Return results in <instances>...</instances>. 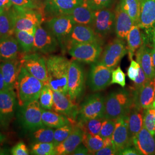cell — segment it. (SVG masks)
<instances>
[{"label":"cell","mask_w":155,"mask_h":155,"mask_svg":"<svg viewBox=\"0 0 155 155\" xmlns=\"http://www.w3.org/2000/svg\"><path fill=\"white\" fill-rule=\"evenodd\" d=\"M134 106L133 91L120 89L113 91L105 98L104 118L117 120L127 116Z\"/></svg>","instance_id":"obj_1"},{"label":"cell","mask_w":155,"mask_h":155,"mask_svg":"<svg viewBox=\"0 0 155 155\" xmlns=\"http://www.w3.org/2000/svg\"><path fill=\"white\" fill-rule=\"evenodd\" d=\"M70 61L62 56H50L47 59L48 85L53 91L68 94V74Z\"/></svg>","instance_id":"obj_2"},{"label":"cell","mask_w":155,"mask_h":155,"mask_svg":"<svg viewBox=\"0 0 155 155\" xmlns=\"http://www.w3.org/2000/svg\"><path fill=\"white\" fill-rule=\"evenodd\" d=\"M44 85V83L32 75L22 65L15 90L18 105L21 107L32 101L39 100Z\"/></svg>","instance_id":"obj_3"},{"label":"cell","mask_w":155,"mask_h":155,"mask_svg":"<svg viewBox=\"0 0 155 155\" xmlns=\"http://www.w3.org/2000/svg\"><path fill=\"white\" fill-rule=\"evenodd\" d=\"M15 18V31H25L35 35L36 28L41 24L43 18L36 9L21 8L12 6Z\"/></svg>","instance_id":"obj_4"},{"label":"cell","mask_w":155,"mask_h":155,"mask_svg":"<svg viewBox=\"0 0 155 155\" xmlns=\"http://www.w3.org/2000/svg\"><path fill=\"white\" fill-rule=\"evenodd\" d=\"M67 51L72 59L78 62L93 64L98 61L102 52V43H83L70 45Z\"/></svg>","instance_id":"obj_5"},{"label":"cell","mask_w":155,"mask_h":155,"mask_svg":"<svg viewBox=\"0 0 155 155\" xmlns=\"http://www.w3.org/2000/svg\"><path fill=\"white\" fill-rule=\"evenodd\" d=\"M105 98L101 94L90 95L84 100L79 109L78 122L94 118H104Z\"/></svg>","instance_id":"obj_6"},{"label":"cell","mask_w":155,"mask_h":155,"mask_svg":"<svg viewBox=\"0 0 155 155\" xmlns=\"http://www.w3.org/2000/svg\"><path fill=\"white\" fill-rule=\"evenodd\" d=\"M127 53L124 40L117 38L106 46L97 63L114 70Z\"/></svg>","instance_id":"obj_7"},{"label":"cell","mask_w":155,"mask_h":155,"mask_svg":"<svg viewBox=\"0 0 155 155\" xmlns=\"http://www.w3.org/2000/svg\"><path fill=\"white\" fill-rule=\"evenodd\" d=\"M20 121L23 127L28 131L33 132L44 127L42 121V107L39 100H34L21 106Z\"/></svg>","instance_id":"obj_8"},{"label":"cell","mask_w":155,"mask_h":155,"mask_svg":"<svg viewBox=\"0 0 155 155\" xmlns=\"http://www.w3.org/2000/svg\"><path fill=\"white\" fill-rule=\"evenodd\" d=\"M85 78L83 67L75 60L70 61L68 74V94L70 98L75 101L83 94Z\"/></svg>","instance_id":"obj_9"},{"label":"cell","mask_w":155,"mask_h":155,"mask_svg":"<svg viewBox=\"0 0 155 155\" xmlns=\"http://www.w3.org/2000/svg\"><path fill=\"white\" fill-rule=\"evenodd\" d=\"M47 59L39 53L25 54L22 56L21 61L22 66L33 77L36 78L48 85V74L47 68Z\"/></svg>","instance_id":"obj_10"},{"label":"cell","mask_w":155,"mask_h":155,"mask_svg":"<svg viewBox=\"0 0 155 155\" xmlns=\"http://www.w3.org/2000/svg\"><path fill=\"white\" fill-rule=\"evenodd\" d=\"M74 25L75 23L70 15L53 17L47 22V28L55 36L63 48Z\"/></svg>","instance_id":"obj_11"},{"label":"cell","mask_w":155,"mask_h":155,"mask_svg":"<svg viewBox=\"0 0 155 155\" xmlns=\"http://www.w3.org/2000/svg\"><path fill=\"white\" fill-rule=\"evenodd\" d=\"M33 51L44 54L55 52L60 45L55 36L40 24L35 30Z\"/></svg>","instance_id":"obj_12"},{"label":"cell","mask_w":155,"mask_h":155,"mask_svg":"<svg viewBox=\"0 0 155 155\" xmlns=\"http://www.w3.org/2000/svg\"><path fill=\"white\" fill-rule=\"evenodd\" d=\"M115 13L106 8L94 11V22L92 27L100 38L110 35L114 31Z\"/></svg>","instance_id":"obj_13"},{"label":"cell","mask_w":155,"mask_h":155,"mask_svg":"<svg viewBox=\"0 0 155 155\" xmlns=\"http://www.w3.org/2000/svg\"><path fill=\"white\" fill-rule=\"evenodd\" d=\"M113 70L97 62L93 63L88 76V84L90 89L95 92L108 87L111 84Z\"/></svg>","instance_id":"obj_14"},{"label":"cell","mask_w":155,"mask_h":155,"mask_svg":"<svg viewBox=\"0 0 155 155\" xmlns=\"http://www.w3.org/2000/svg\"><path fill=\"white\" fill-rule=\"evenodd\" d=\"M17 96L14 90L5 89L0 91V124L8 127L15 116Z\"/></svg>","instance_id":"obj_15"},{"label":"cell","mask_w":155,"mask_h":155,"mask_svg":"<svg viewBox=\"0 0 155 155\" xmlns=\"http://www.w3.org/2000/svg\"><path fill=\"white\" fill-rule=\"evenodd\" d=\"M83 43H100L102 39L95 32L94 29L89 25L75 24L67 39L64 48H66L72 44Z\"/></svg>","instance_id":"obj_16"},{"label":"cell","mask_w":155,"mask_h":155,"mask_svg":"<svg viewBox=\"0 0 155 155\" xmlns=\"http://www.w3.org/2000/svg\"><path fill=\"white\" fill-rule=\"evenodd\" d=\"M74 102L68 94L53 91L52 109L67 117L75 124V120L77 118L79 109Z\"/></svg>","instance_id":"obj_17"},{"label":"cell","mask_w":155,"mask_h":155,"mask_svg":"<svg viewBox=\"0 0 155 155\" xmlns=\"http://www.w3.org/2000/svg\"><path fill=\"white\" fill-rule=\"evenodd\" d=\"M132 90L136 107L144 110L155 105V79L149 80L137 90Z\"/></svg>","instance_id":"obj_18"},{"label":"cell","mask_w":155,"mask_h":155,"mask_svg":"<svg viewBox=\"0 0 155 155\" xmlns=\"http://www.w3.org/2000/svg\"><path fill=\"white\" fill-rule=\"evenodd\" d=\"M112 140L114 143V146L117 151V155L121 150L132 146V139L128 129L127 116L117 119Z\"/></svg>","instance_id":"obj_19"},{"label":"cell","mask_w":155,"mask_h":155,"mask_svg":"<svg viewBox=\"0 0 155 155\" xmlns=\"http://www.w3.org/2000/svg\"><path fill=\"white\" fill-rule=\"evenodd\" d=\"M22 67L21 59L0 61V70L6 89L15 90L19 74Z\"/></svg>","instance_id":"obj_20"},{"label":"cell","mask_w":155,"mask_h":155,"mask_svg":"<svg viewBox=\"0 0 155 155\" xmlns=\"http://www.w3.org/2000/svg\"><path fill=\"white\" fill-rule=\"evenodd\" d=\"M83 0H45V10L48 16L69 15Z\"/></svg>","instance_id":"obj_21"},{"label":"cell","mask_w":155,"mask_h":155,"mask_svg":"<svg viewBox=\"0 0 155 155\" xmlns=\"http://www.w3.org/2000/svg\"><path fill=\"white\" fill-rule=\"evenodd\" d=\"M140 12L137 24L146 33L155 28V0H140Z\"/></svg>","instance_id":"obj_22"},{"label":"cell","mask_w":155,"mask_h":155,"mask_svg":"<svg viewBox=\"0 0 155 155\" xmlns=\"http://www.w3.org/2000/svg\"><path fill=\"white\" fill-rule=\"evenodd\" d=\"M132 145L141 155H155V137L143 127L132 140Z\"/></svg>","instance_id":"obj_23"},{"label":"cell","mask_w":155,"mask_h":155,"mask_svg":"<svg viewBox=\"0 0 155 155\" xmlns=\"http://www.w3.org/2000/svg\"><path fill=\"white\" fill-rule=\"evenodd\" d=\"M84 133L83 130L76 125L70 136L56 146L55 155H72L78 147L82 143Z\"/></svg>","instance_id":"obj_24"},{"label":"cell","mask_w":155,"mask_h":155,"mask_svg":"<svg viewBox=\"0 0 155 155\" xmlns=\"http://www.w3.org/2000/svg\"><path fill=\"white\" fill-rule=\"evenodd\" d=\"M21 47L16 38L8 36L0 38V60L8 61L21 59Z\"/></svg>","instance_id":"obj_25"},{"label":"cell","mask_w":155,"mask_h":155,"mask_svg":"<svg viewBox=\"0 0 155 155\" xmlns=\"http://www.w3.org/2000/svg\"><path fill=\"white\" fill-rule=\"evenodd\" d=\"M136 61L140 67L148 80L155 79V68L153 63L152 50L147 44L145 40L144 43L135 53Z\"/></svg>","instance_id":"obj_26"},{"label":"cell","mask_w":155,"mask_h":155,"mask_svg":"<svg viewBox=\"0 0 155 155\" xmlns=\"http://www.w3.org/2000/svg\"><path fill=\"white\" fill-rule=\"evenodd\" d=\"M114 32L118 38L125 40L130 29L135 24L127 13L124 11L118 3L115 9Z\"/></svg>","instance_id":"obj_27"},{"label":"cell","mask_w":155,"mask_h":155,"mask_svg":"<svg viewBox=\"0 0 155 155\" xmlns=\"http://www.w3.org/2000/svg\"><path fill=\"white\" fill-rule=\"evenodd\" d=\"M94 11L83 0L69 15L75 24H81L92 27L94 22Z\"/></svg>","instance_id":"obj_28"},{"label":"cell","mask_w":155,"mask_h":155,"mask_svg":"<svg viewBox=\"0 0 155 155\" xmlns=\"http://www.w3.org/2000/svg\"><path fill=\"white\" fill-rule=\"evenodd\" d=\"M141 29L137 24H134L127 34V52L130 61L133 59L136 52L144 43L145 36Z\"/></svg>","instance_id":"obj_29"},{"label":"cell","mask_w":155,"mask_h":155,"mask_svg":"<svg viewBox=\"0 0 155 155\" xmlns=\"http://www.w3.org/2000/svg\"><path fill=\"white\" fill-rule=\"evenodd\" d=\"M41 118L44 125L51 128H58L68 124L75 125L66 116L43 108Z\"/></svg>","instance_id":"obj_30"},{"label":"cell","mask_w":155,"mask_h":155,"mask_svg":"<svg viewBox=\"0 0 155 155\" xmlns=\"http://www.w3.org/2000/svg\"><path fill=\"white\" fill-rule=\"evenodd\" d=\"M12 7L0 13V38L13 36L15 32V18Z\"/></svg>","instance_id":"obj_31"},{"label":"cell","mask_w":155,"mask_h":155,"mask_svg":"<svg viewBox=\"0 0 155 155\" xmlns=\"http://www.w3.org/2000/svg\"><path fill=\"white\" fill-rule=\"evenodd\" d=\"M143 110L134 106L127 115L128 129L132 140L143 127Z\"/></svg>","instance_id":"obj_32"},{"label":"cell","mask_w":155,"mask_h":155,"mask_svg":"<svg viewBox=\"0 0 155 155\" xmlns=\"http://www.w3.org/2000/svg\"><path fill=\"white\" fill-rule=\"evenodd\" d=\"M15 35L23 53L29 54L33 51L35 35L25 31H16Z\"/></svg>","instance_id":"obj_33"},{"label":"cell","mask_w":155,"mask_h":155,"mask_svg":"<svg viewBox=\"0 0 155 155\" xmlns=\"http://www.w3.org/2000/svg\"><path fill=\"white\" fill-rule=\"evenodd\" d=\"M82 143L88 149L91 154H93L104 147V139L99 134L92 135L84 132Z\"/></svg>","instance_id":"obj_34"},{"label":"cell","mask_w":155,"mask_h":155,"mask_svg":"<svg viewBox=\"0 0 155 155\" xmlns=\"http://www.w3.org/2000/svg\"><path fill=\"white\" fill-rule=\"evenodd\" d=\"M119 4L122 9L132 18L134 23L137 24L140 12V0H120Z\"/></svg>","instance_id":"obj_35"},{"label":"cell","mask_w":155,"mask_h":155,"mask_svg":"<svg viewBox=\"0 0 155 155\" xmlns=\"http://www.w3.org/2000/svg\"><path fill=\"white\" fill-rule=\"evenodd\" d=\"M32 139L36 143H53L54 130L52 128L44 126L33 131Z\"/></svg>","instance_id":"obj_36"},{"label":"cell","mask_w":155,"mask_h":155,"mask_svg":"<svg viewBox=\"0 0 155 155\" xmlns=\"http://www.w3.org/2000/svg\"><path fill=\"white\" fill-rule=\"evenodd\" d=\"M104 120L103 118H94L84 122H78L77 125L84 132L92 135H98L100 133Z\"/></svg>","instance_id":"obj_37"},{"label":"cell","mask_w":155,"mask_h":155,"mask_svg":"<svg viewBox=\"0 0 155 155\" xmlns=\"http://www.w3.org/2000/svg\"><path fill=\"white\" fill-rule=\"evenodd\" d=\"M40 106L46 110L52 109L53 106V90L48 85H44L39 98Z\"/></svg>","instance_id":"obj_38"},{"label":"cell","mask_w":155,"mask_h":155,"mask_svg":"<svg viewBox=\"0 0 155 155\" xmlns=\"http://www.w3.org/2000/svg\"><path fill=\"white\" fill-rule=\"evenodd\" d=\"M143 127L155 137V104L153 106L144 110Z\"/></svg>","instance_id":"obj_39"},{"label":"cell","mask_w":155,"mask_h":155,"mask_svg":"<svg viewBox=\"0 0 155 155\" xmlns=\"http://www.w3.org/2000/svg\"><path fill=\"white\" fill-rule=\"evenodd\" d=\"M31 153L35 155H55V146L53 143H36L32 147Z\"/></svg>","instance_id":"obj_40"},{"label":"cell","mask_w":155,"mask_h":155,"mask_svg":"<svg viewBox=\"0 0 155 155\" xmlns=\"http://www.w3.org/2000/svg\"><path fill=\"white\" fill-rule=\"evenodd\" d=\"M75 127L74 124H68L61 127L56 128L54 130V137L53 144L55 146L61 144L65 139H67L72 131Z\"/></svg>","instance_id":"obj_41"},{"label":"cell","mask_w":155,"mask_h":155,"mask_svg":"<svg viewBox=\"0 0 155 155\" xmlns=\"http://www.w3.org/2000/svg\"><path fill=\"white\" fill-rule=\"evenodd\" d=\"M116 120L104 119L99 133L100 136L103 139L112 137L116 127Z\"/></svg>","instance_id":"obj_42"},{"label":"cell","mask_w":155,"mask_h":155,"mask_svg":"<svg viewBox=\"0 0 155 155\" xmlns=\"http://www.w3.org/2000/svg\"><path fill=\"white\" fill-rule=\"evenodd\" d=\"M111 84H118L124 87L126 85V75L120 66L112 71Z\"/></svg>","instance_id":"obj_43"},{"label":"cell","mask_w":155,"mask_h":155,"mask_svg":"<svg viewBox=\"0 0 155 155\" xmlns=\"http://www.w3.org/2000/svg\"><path fill=\"white\" fill-rule=\"evenodd\" d=\"M115 0H84L86 4L93 11L110 8Z\"/></svg>","instance_id":"obj_44"},{"label":"cell","mask_w":155,"mask_h":155,"mask_svg":"<svg viewBox=\"0 0 155 155\" xmlns=\"http://www.w3.org/2000/svg\"><path fill=\"white\" fill-rule=\"evenodd\" d=\"M140 67L137 61H134L133 59L131 60L130 64L127 69V75L132 81H134L138 76Z\"/></svg>","instance_id":"obj_45"},{"label":"cell","mask_w":155,"mask_h":155,"mask_svg":"<svg viewBox=\"0 0 155 155\" xmlns=\"http://www.w3.org/2000/svg\"><path fill=\"white\" fill-rule=\"evenodd\" d=\"M148 81L149 80L147 79L142 68L140 67L138 76L137 77L136 79L133 81V86L132 89L133 90H137L142 86H143L145 83H147Z\"/></svg>","instance_id":"obj_46"},{"label":"cell","mask_w":155,"mask_h":155,"mask_svg":"<svg viewBox=\"0 0 155 155\" xmlns=\"http://www.w3.org/2000/svg\"><path fill=\"white\" fill-rule=\"evenodd\" d=\"M11 153L13 155H28L29 154L27 145L23 142H19L15 145L11 150Z\"/></svg>","instance_id":"obj_47"},{"label":"cell","mask_w":155,"mask_h":155,"mask_svg":"<svg viewBox=\"0 0 155 155\" xmlns=\"http://www.w3.org/2000/svg\"><path fill=\"white\" fill-rule=\"evenodd\" d=\"M13 5L18 8L36 9L37 6L33 0H10Z\"/></svg>","instance_id":"obj_48"},{"label":"cell","mask_w":155,"mask_h":155,"mask_svg":"<svg viewBox=\"0 0 155 155\" xmlns=\"http://www.w3.org/2000/svg\"><path fill=\"white\" fill-rule=\"evenodd\" d=\"M94 155H117V151L114 146L103 147L101 150L97 151Z\"/></svg>","instance_id":"obj_49"},{"label":"cell","mask_w":155,"mask_h":155,"mask_svg":"<svg viewBox=\"0 0 155 155\" xmlns=\"http://www.w3.org/2000/svg\"><path fill=\"white\" fill-rule=\"evenodd\" d=\"M148 36H147V38H149L150 40L152 42V60L153 66L155 68V28H154L150 32L147 33Z\"/></svg>","instance_id":"obj_50"},{"label":"cell","mask_w":155,"mask_h":155,"mask_svg":"<svg viewBox=\"0 0 155 155\" xmlns=\"http://www.w3.org/2000/svg\"><path fill=\"white\" fill-rule=\"evenodd\" d=\"M118 155H141L137 150L133 146H130L121 150Z\"/></svg>","instance_id":"obj_51"},{"label":"cell","mask_w":155,"mask_h":155,"mask_svg":"<svg viewBox=\"0 0 155 155\" xmlns=\"http://www.w3.org/2000/svg\"><path fill=\"white\" fill-rule=\"evenodd\" d=\"M72 155H90V153L88 149L83 144H81L74 151Z\"/></svg>","instance_id":"obj_52"},{"label":"cell","mask_w":155,"mask_h":155,"mask_svg":"<svg viewBox=\"0 0 155 155\" xmlns=\"http://www.w3.org/2000/svg\"><path fill=\"white\" fill-rule=\"evenodd\" d=\"M13 6L10 0H0V12L8 11Z\"/></svg>","instance_id":"obj_53"},{"label":"cell","mask_w":155,"mask_h":155,"mask_svg":"<svg viewBox=\"0 0 155 155\" xmlns=\"http://www.w3.org/2000/svg\"><path fill=\"white\" fill-rule=\"evenodd\" d=\"M114 146V143L112 140V137H107L104 139V147Z\"/></svg>","instance_id":"obj_54"},{"label":"cell","mask_w":155,"mask_h":155,"mask_svg":"<svg viewBox=\"0 0 155 155\" xmlns=\"http://www.w3.org/2000/svg\"><path fill=\"white\" fill-rule=\"evenodd\" d=\"M5 89H6L5 83L4 78H3L2 75V73H1V70H0V91Z\"/></svg>","instance_id":"obj_55"},{"label":"cell","mask_w":155,"mask_h":155,"mask_svg":"<svg viewBox=\"0 0 155 155\" xmlns=\"http://www.w3.org/2000/svg\"><path fill=\"white\" fill-rule=\"evenodd\" d=\"M8 152L7 151V150L3 149L2 148H1L0 147V155H8Z\"/></svg>","instance_id":"obj_56"},{"label":"cell","mask_w":155,"mask_h":155,"mask_svg":"<svg viewBox=\"0 0 155 155\" xmlns=\"http://www.w3.org/2000/svg\"><path fill=\"white\" fill-rule=\"evenodd\" d=\"M6 140V137L5 136H4L2 133L0 132V143L4 142Z\"/></svg>","instance_id":"obj_57"},{"label":"cell","mask_w":155,"mask_h":155,"mask_svg":"<svg viewBox=\"0 0 155 155\" xmlns=\"http://www.w3.org/2000/svg\"><path fill=\"white\" fill-rule=\"evenodd\" d=\"M0 127H1V124H0Z\"/></svg>","instance_id":"obj_58"},{"label":"cell","mask_w":155,"mask_h":155,"mask_svg":"<svg viewBox=\"0 0 155 155\" xmlns=\"http://www.w3.org/2000/svg\"><path fill=\"white\" fill-rule=\"evenodd\" d=\"M2 13V12H0V13Z\"/></svg>","instance_id":"obj_59"},{"label":"cell","mask_w":155,"mask_h":155,"mask_svg":"<svg viewBox=\"0 0 155 155\" xmlns=\"http://www.w3.org/2000/svg\"><path fill=\"white\" fill-rule=\"evenodd\" d=\"M0 61H1V60H0Z\"/></svg>","instance_id":"obj_60"}]
</instances>
